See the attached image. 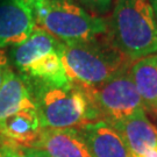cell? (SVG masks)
<instances>
[{"label":"cell","instance_id":"cell-1","mask_svg":"<svg viewBox=\"0 0 157 157\" xmlns=\"http://www.w3.org/2000/svg\"><path fill=\"white\" fill-rule=\"evenodd\" d=\"M61 57L69 80L83 89L99 86L133 63L107 34L87 41L61 42Z\"/></svg>","mask_w":157,"mask_h":157},{"label":"cell","instance_id":"cell-2","mask_svg":"<svg viewBox=\"0 0 157 157\" xmlns=\"http://www.w3.org/2000/svg\"><path fill=\"white\" fill-rule=\"evenodd\" d=\"M107 35L132 62L157 54V17L150 0H117Z\"/></svg>","mask_w":157,"mask_h":157},{"label":"cell","instance_id":"cell-3","mask_svg":"<svg viewBox=\"0 0 157 157\" xmlns=\"http://www.w3.org/2000/svg\"><path fill=\"white\" fill-rule=\"evenodd\" d=\"M28 82L42 129L75 128L98 121L89 97L79 85L72 82L64 84L29 79Z\"/></svg>","mask_w":157,"mask_h":157},{"label":"cell","instance_id":"cell-4","mask_svg":"<svg viewBox=\"0 0 157 157\" xmlns=\"http://www.w3.org/2000/svg\"><path fill=\"white\" fill-rule=\"evenodd\" d=\"M36 26L63 43L80 42L107 34V21L73 0H44L33 12Z\"/></svg>","mask_w":157,"mask_h":157},{"label":"cell","instance_id":"cell-5","mask_svg":"<svg viewBox=\"0 0 157 157\" xmlns=\"http://www.w3.org/2000/svg\"><path fill=\"white\" fill-rule=\"evenodd\" d=\"M84 90L95 111L98 121L112 124L140 111H146L130 77L129 67L99 86Z\"/></svg>","mask_w":157,"mask_h":157},{"label":"cell","instance_id":"cell-6","mask_svg":"<svg viewBox=\"0 0 157 157\" xmlns=\"http://www.w3.org/2000/svg\"><path fill=\"white\" fill-rule=\"evenodd\" d=\"M36 27L29 8L17 0H0V49L23 42Z\"/></svg>","mask_w":157,"mask_h":157},{"label":"cell","instance_id":"cell-7","mask_svg":"<svg viewBox=\"0 0 157 157\" xmlns=\"http://www.w3.org/2000/svg\"><path fill=\"white\" fill-rule=\"evenodd\" d=\"M77 128L93 157H133L122 136L106 121H92Z\"/></svg>","mask_w":157,"mask_h":157},{"label":"cell","instance_id":"cell-8","mask_svg":"<svg viewBox=\"0 0 157 157\" xmlns=\"http://www.w3.org/2000/svg\"><path fill=\"white\" fill-rule=\"evenodd\" d=\"M34 148L50 157H93L77 127L42 129Z\"/></svg>","mask_w":157,"mask_h":157},{"label":"cell","instance_id":"cell-9","mask_svg":"<svg viewBox=\"0 0 157 157\" xmlns=\"http://www.w3.org/2000/svg\"><path fill=\"white\" fill-rule=\"evenodd\" d=\"M59 49L61 41L55 39L44 29L36 27L28 39L12 47L8 59L19 73L23 75L40 59L51 52L59 51Z\"/></svg>","mask_w":157,"mask_h":157},{"label":"cell","instance_id":"cell-10","mask_svg":"<svg viewBox=\"0 0 157 157\" xmlns=\"http://www.w3.org/2000/svg\"><path fill=\"white\" fill-rule=\"evenodd\" d=\"M111 124L122 136L133 157H142L157 147V128L148 119L146 111H140Z\"/></svg>","mask_w":157,"mask_h":157},{"label":"cell","instance_id":"cell-11","mask_svg":"<svg viewBox=\"0 0 157 157\" xmlns=\"http://www.w3.org/2000/svg\"><path fill=\"white\" fill-rule=\"evenodd\" d=\"M25 108H36L28 79L12 69L0 87V121Z\"/></svg>","mask_w":157,"mask_h":157},{"label":"cell","instance_id":"cell-12","mask_svg":"<svg viewBox=\"0 0 157 157\" xmlns=\"http://www.w3.org/2000/svg\"><path fill=\"white\" fill-rule=\"evenodd\" d=\"M42 132L36 108H25L0 121V135L6 140L32 147Z\"/></svg>","mask_w":157,"mask_h":157},{"label":"cell","instance_id":"cell-13","mask_svg":"<svg viewBox=\"0 0 157 157\" xmlns=\"http://www.w3.org/2000/svg\"><path fill=\"white\" fill-rule=\"evenodd\" d=\"M129 73L147 111L157 109V54L130 64Z\"/></svg>","mask_w":157,"mask_h":157},{"label":"cell","instance_id":"cell-14","mask_svg":"<svg viewBox=\"0 0 157 157\" xmlns=\"http://www.w3.org/2000/svg\"><path fill=\"white\" fill-rule=\"evenodd\" d=\"M0 157H50L37 148L22 146L0 135Z\"/></svg>","mask_w":157,"mask_h":157},{"label":"cell","instance_id":"cell-15","mask_svg":"<svg viewBox=\"0 0 157 157\" xmlns=\"http://www.w3.org/2000/svg\"><path fill=\"white\" fill-rule=\"evenodd\" d=\"M73 1H76L82 7L87 8L89 12L95 15H101L107 13L112 5V0H73Z\"/></svg>","mask_w":157,"mask_h":157},{"label":"cell","instance_id":"cell-16","mask_svg":"<svg viewBox=\"0 0 157 157\" xmlns=\"http://www.w3.org/2000/svg\"><path fill=\"white\" fill-rule=\"evenodd\" d=\"M12 70L11 65H10V59L8 56L6 55V52L4 49H0V87L4 83V80L6 79L7 75L10 73Z\"/></svg>","mask_w":157,"mask_h":157},{"label":"cell","instance_id":"cell-17","mask_svg":"<svg viewBox=\"0 0 157 157\" xmlns=\"http://www.w3.org/2000/svg\"><path fill=\"white\" fill-rule=\"evenodd\" d=\"M17 1L20 2V4H22L23 6H26L32 12H34L44 0H17Z\"/></svg>","mask_w":157,"mask_h":157},{"label":"cell","instance_id":"cell-18","mask_svg":"<svg viewBox=\"0 0 157 157\" xmlns=\"http://www.w3.org/2000/svg\"><path fill=\"white\" fill-rule=\"evenodd\" d=\"M142 157H157V147L155 148H152L151 150H149V151L144 154Z\"/></svg>","mask_w":157,"mask_h":157},{"label":"cell","instance_id":"cell-19","mask_svg":"<svg viewBox=\"0 0 157 157\" xmlns=\"http://www.w3.org/2000/svg\"><path fill=\"white\" fill-rule=\"evenodd\" d=\"M150 2H151L152 8H154V11H155V14H156V17H157V0H150Z\"/></svg>","mask_w":157,"mask_h":157},{"label":"cell","instance_id":"cell-20","mask_svg":"<svg viewBox=\"0 0 157 157\" xmlns=\"http://www.w3.org/2000/svg\"><path fill=\"white\" fill-rule=\"evenodd\" d=\"M155 113H156V114H157V109H156V112H155Z\"/></svg>","mask_w":157,"mask_h":157}]
</instances>
